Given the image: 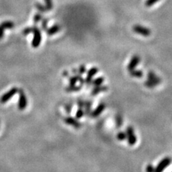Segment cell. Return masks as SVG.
I'll list each match as a JSON object with an SVG mask.
<instances>
[{"instance_id": "cell-1", "label": "cell", "mask_w": 172, "mask_h": 172, "mask_svg": "<svg viewBox=\"0 0 172 172\" xmlns=\"http://www.w3.org/2000/svg\"><path fill=\"white\" fill-rule=\"evenodd\" d=\"M160 83V78H158L154 73L149 72V73H148V80H147L146 82L145 83V85H146V87H154L155 86L157 85L158 84Z\"/></svg>"}, {"instance_id": "cell-2", "label": "cell", "mask_w": 172, "mask_h": 172, "mask_svg": "<svg viewBox=\"0 0 172 172\" xmlns=\"http://www.w3.org/2000/svg\"><path fill=\"white\" fill-rule=\"evenodd\" d=\"M32 33H33V40H32V48H37L40 46L42 41L41 31L39 29L38 27L36 26Z\"/></svg>"}, {"instance_id": "cell-3", "label": "cell", "mask_w": 172, "mask_h": 172, "mask_svg": "<svg viewBox=\"0 0 172 172\" xmlns=\"http://www.w3.org/2000/svg\"><path fill=\"white\" fill-rule=\"evenodd\" d=\"M133 30H134L136 33L139 34L140 35L143 36V37H148V36H149L151 33L150 29L146 27L138 25V24H136V25L134 26V27H133Z\"/></svg>"}, {"instance_id": "cell-4", "label": "cell", "mask_w": 172, "mask_h": 172, "mask_svg": "<svg viewBox=\"0 0 172 172\" xmlns=\"http://www.w3.org/2000/svg\"><path fill=\"white\" fill-rule=\"evenodd\" d=\"M171 162V159L169 157H166L164 159H162L159 164L157 165V166L155 168V171L154 172H163L164 170L166 168L169 166L170 165Z\"/></svg>"}, {"instance_id": "cell-5", "label": "cell", "mask_w": 172, "mask_h": 172, "mask_svg": "<svg viewBox=\"0 0 172 172\" xmlns=\"http://www.w3.org/2000/svg\"><path fill=\"white\" fill-rule=\"evenodd\" d=\"M126 135H127V139L128 142H129L130 146H134L135 145V143H136L137 138L136 135L134 134V130L132 127L129 126V127L126 129Z\"/></svg>"}, {"instance_id": "cell-6", "label": "cell", "mask_w": 172, "mask_h": 172, "mask_svg": "<svg viewBox=\"0 0 172 172\" xmlns=\"http://www.w3.org/2000/svg\"><path fill=\"white\" fill-rule=\"evenodd\" d=\"M15 24L13 22L4 21L0 24V40L4 37V32L5 29H12L15 27Z\"/></svg>"}, {"instance_id": "cell-7", "label": "cell", "mask_w": 172, "mask_h": 172, "mask_svg": "<svg viewBox=\"0 0 172 172\" xmlns=\"http://www.w3.org/2000/svg\"><path fill=\"white\" fill-rule=\"evenodd\" d=\"M141 61V57L138 55H134L133 56L132 58L130 60L129 65H128L127 68L129 71H131V70H134L136 66L139 64Z\"/></svg>"}, {"instance_id": "cell-8", "label": "cell", "mask_w": 172, "mask_h": 172, "mask_svg": "<svg viewBox=\"0 0 172 172\" xmlns=\"http://www.w3.org/2000/svg\"><path fill=\"white\" fill-rule=\"evenodd\" d=\"M98 73V69L97 68H91L87 72V76L85 80V83L87 84H90L92 83V79L94 77L95 75Z\"/></svg>"}, {"instance_id": "cell-9", "label": "cell", "mask_w": 172, "mask_h": 172, "mask_svg": "<svg viewBox=\"0 0 172 172\" xmlns=\"http://www.w3.org/2000/svg\"><path fill=\"white\" fill-rule=\"evenodd\" d=\"M18 91V89L16 88V87H13L12 89H11L9 92H7V93H5L1 98V103H5L7 102V101H9L17 92Z\"/></svg>"}, {"instance_id": "cell-10", "label": "cell", "mask_w": 172, "mask_h": 172, "mask_svg": "<svg viewBox=\"0 0 172 172\" xmlns=\"http://www.w3.org/2000/svg\"><path fill=\"white\" fill-rule=\"evenodd\" d=\"M61 30V27L59 24H54L53 26H52L51 27L48 28L47 29V33L49 36L54 35L55 34L57 33L58 32H60Z\"/></svg>"}, {"instance_id": "cell-11", "label": "cell", "mask_w": 172, "mask_h": 172, "mask_svg": "<svg viewBox=\"0 0 172 172\" xmlns=\"http://www.w3.org/2000/svg\"><path fill=\"white\" fill-rule=\"evenodd\" d=\"M105 108H106V105H105V103H101V104H100L99 106H98V107H97L96 108L93 110V112L92 113L91 116L93 117L98 116V115H99L100 114H101V113L105 110Z\"/></svg>"}, {"instance_id": "cell-12", "label": "cell", "mask_w": 172, "mask_h": 172, "mask_svg": "<svg viewBox=\"0 0 172 172\" xmlns=\"http://www.w3.org/2000/svg\"><path fill=\"white\" fill-rule=\"evenodd\" d=\"M20 102H19V107L20 108L22 109L25 108V106H27V99L26 97L24 95V93H23L22 90H20Z\"/></svg>"}, {"instance_id": "cell-13", "label": "cell", "mask_w": 172, "mask_h": 172, "mask_svg": "<svg viewBox=\"0 0 172 172\" xmlns=\"http://www.w3.org/2000/svg\"><path fill=\"white\" fill-rule=\"evenodd\" d=\"M108 90V87L106 85H99V86H95V88L93 89V91H92L91 94L93 95H95L98 93H101V92L106 91Z\"/></svg>"}, {"instance_id": "cell-14", "label": "cell", "mask_w": 172, "mask_h": 172, "mask_svg": "<svg viewBox=\"0 0 172 172\" xmlns=\"http://www.w3.org/2000/svg\"><path fill=\"white\" fill-rule=\"evenodd\" d=\"M129 73L130 75H131V76H132V77L141 78L142 76H143V73H142V71L138 70H135V69L131 70V71H129Z\"/></svg>"}, {"instance_id": "cell-15", "label": "cell", "mask_w": 172, "mask_h": 172, "mask_svg": "<svg viewBox=\"0 0 172 172\" xmlns=\"http://www.w3.org/2000/svg\"><path fill=\"white\" fill-rule=\"evenodd\" d=\"M65 121H66L68 123H69V124L73 125V126L76 128H79L80 126V124L78 121H76V120L73 119V118H67Z\"/></svg>"}, {"instance_id": "cell-16", "label": "cell", "mask_w": 172, "mask_h": 172, "mask_svg": "<svg viewBox=\"0 0 172 172\" xmlns=\"http://www.w3.org/2000/svg\"><path fill=\"white\" fill-rule=\"evenodd\" d=\"M35 7L37 8V10H38L40 12H41V13H45V12H48L46 9V7H45V6H44V5H43V4H40V3H36Z\"/></svg>"}, {"instance_id": "cell-17", "label": "cell", "mask_w": 172, "mask_h": 172, "mask_svg": "<svg viewBox=\"0 0 172 172\" xmlns=\"http://www.w3.org/2000/svg\"><path fill=\"white\" fill-rule=\"evenodd\" d=\"M82 85L80 86H76L75 85H70L66 88V90L68 92H74V91H78L80 89H81Z\"/></svg>"}, {"instance_id": "cell-18", "label": "cell", "mask_w": 172, "mask_h": 172, "mask_svg": "<svg viewBox=\"0 0 172 172\" xmlns=\"http://www.w3.org/2000/svg\"><path fill=\"white\" fill-rule=\"evenodd\" d=\"M43 15H42V14H40V13L35 14V15H34V18H33V21H34V24H37V23H38L39 22L41 21V20H43Z\"/></svg>"}, {"instance_id": "cell-19", "label": "cell", "mask_w": 172, "mask_h": 172, "mask_svg": "<svg viewBox=\"0 0 172 172\" xmlns=\"http://www.w3.org/2000/svg\"><path fill=\"white\" fill-rule=\"evenodd\" d=\"M45 7L48 12L50 11L53 8V3L52 0H45Z\"/></svg>"}, {"instance_id": "cell-20", "label": "cell", "mask_w": 172, "mask_h": 172, "mask_svg": "<svg viewBox=\"0 0 172 172\" xmlns=\"http://www.w3.org/2000/svg\"><path fill=\"white\" fill-rule=\"evenodd\" d=\"M104 82V78L103 77H100V78H96V79L94 80L93 82V84L95 86H99V85H101L103 84V83Z\"/></svg>"}, {"instance_id": "cell-21", "label": "cell", "mask_w": 172, "mask_h": 172, "mask_svg": "<svg viewBox=\"0 0 172 172\" xmlns=\"http://www.w3.org/2000/svg\"><path fill=\"white\" fill-rule=\"evenodd\" d=\"M36 24L33 27H27L25 29L23 30L22 33L24 34V35H27V34H29V33H32V32H33L34 28L36 27Z\"/></svg>"}, {"instance_id": "cell-22", "label": "cell", "mask_w": 172, "mask_h": 172, "mask_svg": "<svg viewBox=\"0 0 172 172\" xmlns=\"http://www.w3.org/2000/svg\"><path fill=\"white\" fill-rule=\"evenodd\" d=\"M48 22H49V19H46V18H44L42 20V29H43V30L44 31H47V29H48Z\"/></svg>"}, {"instance_id": "cell-23", "label": "cell", "mask_w": 172, "mask_h": 172, "mask_svg": "<svg viewBox=\"0 0 172 172\" xmlns=\"http://www.w3.org/2000/svg\"><path fill=\"white\" fill-rule=\"evenodd\" d=\"M117 138L119 141H123L127 138V135L124 132H119L117 135Z\"/></svg>"}, {"instance_id": "cell-24", "label": "cell", "mask_w": 172, "mask_h": 172, "mask_svg": "<svg viewBox=\"0 0 172 172\" xmlns=\"http://www.w3.org/2000/svg\"><path fill=\"white\" fill-rule=\"evenodd\" d=\"M159 1H160V0H146V2H145V5H146V7H150Z\"/></svg>"}, {"instance_id": "cell-25", "label": "cell", "mask_w": 172, "mask_h": 172, "mask_svg": "<svg viewBox=\"0 0 172 172\" xmlns=\"http://www.w3.org/2000/svg\"><path fill=\"white\" fill-rule=\"evenodd\" d=\"M85 72H86V68L84 65H80V68H78V70H77V73L79 75L83 74V73H85Z\"/></svg>"}, {"instance_id": "cell-26", "label": "cell", "mask_w": 172, "mask_h": 172, "mask_svg": "<svg viewBox=\"0 0 172 172\" xmlns=\"http://www.w3.org/2000/svg\"><path fill=\"white\" fill-rule=\"evenodd\" d=\"M146 172H154L155 168L152 165H151V164H148V165L146 166Z\"/></svg>"}, {"instance_id": "cell-27", "label": "cell", "mask_w": 172, "mask_h": 172, "mask_svg": "<svg viewBox=\"0 0 172 172\" xmlns=\"http://www.w3.org/2000/svg\"><path fill=\"white\" fill-rule=\"evenodd\" d=\"M83 115V111L82 108H79L78 111L77 113V118H81Z\"/></svg>"}]
</instances>
